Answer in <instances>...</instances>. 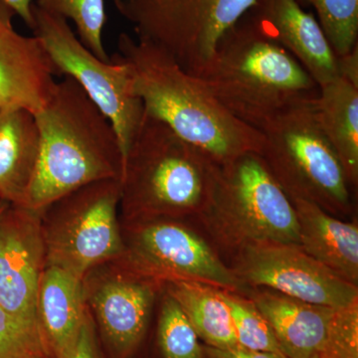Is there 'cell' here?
Returning a JSON list of instances; mask_svg holds the SVG:
<instances>
[{"instance_id": "cell-15", "label": "cell", "mask_w": 358, "mask_h": 358, "mask_svg": "<svg viewBox=\"0 0 358 358\" xmlns=\"http://www.w3.org/2000/svg\"><path fill=\"white\" fill-rule=\"evenodd\" d=\"M247 13L303 65L320 87L341 77L339 58L319 21L296 0H256Z\"/></svg>"}, {"instance_id": "cell-4", "label": "cell", "mask_w": 358, "mask_h": 358, "mask_svg": "<svg viewBox=\"0 0 358 358\" xmlns=\"http://www.w3.org/2000/svg\"><path fill=\"white\" fill-rule=\"evenodd\" d=\"M219 164L145 113L121 179L126 222L199 217L211 199Z\"/></svg>"}, {"instance_id": "cell-25", "label": "cell", "mask_w": 358, "mask_h": 358, "mask_svg": "<svg viewBox=\"0 0 358 358\" xmlns=\"http://www.w3.org/2000/svg\"><path fill=\"white\" fill-rule=\"evenodd\" d=\"M157 341L164 358H204L199 336L178 301L167 293L160 308Z\"/></svg>"}, {"instance_id": "cell-27", "label": "cell", "mask_w": 358, "mask_h": 358, "mask_svg": "<svg viewBox=\"0 0 358 358\" xmlns=\"http://www.w3.org/2000/svg\"><path fill=\"white\" fill-rule=\"evenodd\" d=\"M317 358H358V301L334 310Z\"/></svg>"}, {"instance_id": "cell-7", "label": "cell", "mask_w": 358, "mask_h": 358, "mask_svg": "<svg viewBox=\"0 0 358 358\" xmlns=\"http://www.w3.org/2000/svg\"><path fill=\"white\" fill-rule=\"evenodd\" d=\"M121 180L108 179L79 188L42 214L45 267L83 280L90 271L119 260L124 250L119 220Z\"/></svg>"}, {"instance_id": "cell-32", "label": "cell", "mask_w": 358, "mask_h": 358, "mask_svg": "<svg viewBox=\"0 0 358 358\" xmlns=\"http://www.w3.org/2000/svg\"><path fill=\"white\" fill-rule=\"evenodd\" d=\"M9 204L6 203V202L0 201V218L3 215L4 212H6V209L8 208Z\"/></svg>"}, {"instance_id": "cell-26", "label": "cell", "mask_w": 358, "mask_h": 358, "mask_svg": "<svg viewBox=\"0 0 358 358\" xmlns=\"http://www.w3.org/2000/svg\"><path fill=\"white\" fill-rule=\"evenodd\" d=\"M0 358H54L41 334L14 320L0 306Z\"/></svg>"}, {"instance_id": "cell-12", "label": "cell", "mask_w": 358, "mask_h": 358, "mask_svg": "<svg viewBox=\"0 0 358 358\" xmlns=\"http://www.w3.org/2000/svg\"><path fill=\"white\" fill-rule=\"evenodd\" d=\"M87 307L114 358H127L141 345L157 289L164 285L122 264L106 263L83 279Z\"/></svg>"}, {"instance_id": "cell-13", "label": "cell", "mask_w": 358, "mask_h": 358, "mask_svg": "<svg viewBox=\"0 0 358 358\" xmlns=\"http://www.w3.org/2000/svg\"><path fill=\"white\" fill-rule=\"evenodd\" d=\"M42 214L9 205L0 218V306L41 334L37 293L45 268Z\"/></svg>"}, {"instance_id": "cell-21", "label": "cell", "mask_w": 358, "mask_h": 358, "mask_svg": "<svg viewBox=\"0 0 358 358\" xmlns=\"http://www.w3.org/2000/svg\"><path fill=\"white\" fill-rule=\"evenodd\" d=\"M166 293L178 301L199 339L205 345L228 348L238 345L229 308L220 289L196 282H171Z\"/></svg>"}, {"instance_id": "cell-24", "label": "cell", "mask_w": 358, "mask_h": 358, "mask_svg": "<svg viewBox=\"0 0 358 358\" xmlns=\"http://www.w3.org/2000/svg\"><path fill=\"white\" fill-rule=\"evenodd\" d=\"M220 294L229 308L238 345L255 352L282 353L272 327L247 294L224 289Z\"/></svg>"}, {"instance_id": "cell-11", "label": "cell", "mask_w": 358, "mask_h": 358, "mask_svg": "<svg viewBox=\"0 0 358 358\" xmlns=\"http://www.w3.org/2000/svg\"><path fill=\"white\" fill-rule=\"evenodd\" d=\"M231 268L248 288H267L333 308L358 301V288L306 253L299 245L263 244L235 253Z\"/></svg>"}, {"instance_id": "cell-6", "label": "cell", "mask_w": 358, "mask_h": 358, "mask_svg": "<svg viewBox=\"0 0 358 358\" xmlns=\"http://www.w3.org/2000/svg\"><path fill=\"white\" fill-rule=\"evenodd\" d=\"M261 131L260 155L289 199L308 200L336 217L352 211L355 189L320 128L313 102L286 110Z\"/></svg>"}, {"instance_id": "cell-14", "label": "cell", "mask_w": 358, "mask_h": 358, "mask_svg": "<svg viewBox=\"0 0 358 358\" xmlns=\"http://www.w3.org/2000/svg\"><path fill=\"white\" fill-rule=\"evenodd\" d=\"M14 13L0 1V109H43L55 87V67L36 36L14 28Z\"/></svg>"}, {"instance_id": "cell-10", "label": "cell", "mask_w": 358, "mask_h": 358, "mask_svg": "<svg viewBox=\"0 0 358 358\" xmlns=\"http://www.w3.org/2000/svg\"><path fill=\"white\" fill-rule=\"evenodd\" d=\"M122 232L124 250L117 262L136 274L162 285L196 282L237 293L248 291L210 245L180 219L129 221Z\"/></svg>"}, {"instance_id": "cell-18", "label": "cell", "mask_w": 358, "mask_h": 358, "mask_svg": "<svg viewBox=\"0 0 358 358\" xmlns=\"http://www.w3.org/2000/svg\"><path fill=\"white\" fill-rule=\"evenodd\" d=\"M301 247L345 281L358 284V225L346 222L308 200L291 199Z\"/></svg>"}, {"instance_id": "cell-3", "label": "cell", "mask_w": 358, "mask_h": 358, "mask_svg": "<svg viewBox=\"0 0 358 358\" xmlns=\"http://www.w3.org/2000/svg\"><path fill=\"white\" fill-rule=\"evenodd\" d=\"M197 78L230 114L260 131L286 110L313 102L320 92L303 65L248 13L224 34Z\"/></svg>"}, {"instance_id": "cell-1", "label": "cell", "mask_w": 358, "mask_h": 358, "mask_svg": "<svg viewBox=\"0 0 358 358\" xmlns=\"http://www.w3.org/2000/svg\"><path fill=\"white\" fill-rule=\"evenodd\" d=\"M117 54L129 65L134 90L147 114L222 166L240 155H261L262 131L230 114L197 77L169 54L145 41L120 34Z\"/></svg>"}, {"instance_id": "cell-17", "label": "cell", "mask_w": 358, "mask_h": 358, "mask_svg": "<svg viewBox=\"0 0 358 358\" xmlns=\"http://www.w3.org/2000/svg\"><path fill=\"white\" fill-rule=\"evenodd\" d=\"M88 312L83 280L58 267H45L37 293V317L52 357H69Z\"/></svg>"}, {"instance_id": "cell-8", "label": "cell", "mask_w": 358, "mask_h": 358, "mask_svg": "<svg viewBox=\"0 0 358 358\" xmlns=\"http://www.w3.org/2000/svg\"><path fill=\"white\" fill-rule=\"evenodd\" d=\"M134 26L136 38L169 54L197 77L210 62L226 32L256 0H114Z\"/></svg>"}, {"instance_id": "cell-2", "label": "cell", "mask_w": 358, "mask_h": 358, "mask_svg": "<svg viewBox=\"0 0 358 358\" xmlns=\"http://www.w3.org/2000/svg\"><path fill=\"white\" fill-rule=\"evenodd\" d=\"M40 154L21 207L43 213L79 188L122 174V155L109 120L69 77L56 82L46 106L34 114Z\"/></svg>"}, {"instance_id": "cell-19", "label": "cell", "mask_w": 358, "mask_h": 358, "mask_svg": "<svg viewBox=\"0 0 358 358\" xmlns=\"http://www.w3.org/2000/svg\"><path fill=\"white\" fill-rule=\"evenodd\" d=\"M39 154L34 114L24 108L0 109V201L24 205Z\"/></svg>"}, {"instance_id": "cell-9", "label": "cell", "mask_w": 358, "mask_h": 358, "mask_svg": "<svg viewBox=\"0 0 358 358\" xmlns=\"http://www.w3.org/2000/svg\"><path fill=\"white\" fill-rule=\"evenodd\" d=\"M33 15L32 31L58 74L74 80L112 124L121 147L124 173L129 147L145 117L129 65L117 53L109 62L96 57L67 20L45 13L35 4Z\"/></svg>"}, {"instance_id": "cell-5", "label": "cell", "mask_w": 358, "mask_h": 358, "mask_svg": "<svg viewBox=\"0 0 358 358\" xmlns=\"http://www.w3.org/2000/svg\"><path fill=\"white\" fill-rule=\"evenodd\" d=\"M197 218L234 253L255 245L300 244L294 205L256 152L219 166L210 201Z\"/></svg>"}, {"instance_id": "cell-28", "label": "cell", "mask_w": 358, "mask_h": 358, "mask_svg": "<svg viewBox=\"0 0 358 358\" xmlns=\"http://www.w3.org/2000/svg\"><path fill=\"white\" fill-rule=\"evenodd\" d=\"M67 358H99L96 324L90 312L87 313L79 338Z\"/></svg>"}, {"instance_id": "cell-20", "label": "cell", "mask_w": 358, "mask_h": 358, "mask_svg": "<svg viewBox=\"0 0 358 358\" xmlns=\"http://www.w3.org/2000/svg\"><path fill=\"white\" fill-rule=\"evenodd\" d=\"M313 110L353 189L358 183V86L343 77L320 87Z\"/></svg>"}, {"instance_id": "cell-22", "label": "cell", "mask_w": 358, "mask_h": 358, "mask_svg": "<svg viewBox=\"0 0 358 358\" xmlns=\"http://www.w3.org/2000/svg\"><path fill=\"white\" fill-rule=\"evenodd\" d=\"M34 4L51 15L73 21L84 46L100 60L110 61L103 42L108 21L106 0H36Z\"/></svg>"}, {"instance_id": "cell-16", "label": "cell", "mask_w": 358, "mask_h": 358, "mask_svg": "<svg viewBox=\"0 0 358 358\" xmlns=\"http://www.w3.org/2000/svg\"><path fill=\"white\" fill-rule=\"evenodd\" d=\"M245 294L268 320L285 357H319L336 308L307 303L267 288H249Z\"/></svg>"}, {"instance_id": "cell-29", "label": "cell", "mask_w": 358, "mask_h": 358, "mask_svg": "<svg viewBox=\"0 0 358 358\" xmlns=\"http://www.w3.org/2000/svg\"><path fill=\"white\" fill-rule=\"evenodd\" d=\"M204 358H288L282 353L255 352L236 345L228 348L203 346Z\"/></svg>"}, {"instance_id": "cell-30", "label": "cell", "mask_w": 358, "mask_h": 358, "mask_svg": "<svg viewBox=\"0 0 358 358\" xmlns=\"http://www.w3.org/2000/svg\"><path fill=\"white\" fill-rule=\"evenodd\" d=\"M0 1L8 7L14 15L20 16V20L30 29L33 30L34 28V15H33L34 0H0Z\"/></svg>"}, {"instance_id": "cell-31", "label": "cell", "mask_w": 358, "mask_h": 358, "mask_svg": "<svg viewBox=\"0 0 358 358\" xmlns=\"http://www.w3.org/2000/svg\"><path fill=\"white\" fill-rule=\"evenodd\" d=\"M339 66L341 76L358 86V49L345 57L339 58Z\"/></svg>"}, {"instance_id": "cell-23", "label": "cell", "mask_w": 358, "mask_h": 358, "mask_svg": "<svg viewBox=\"0 0 358 358\" xmlns=\"http://www.w3.org/2000/svg\"><path fill=\"white\" fill-rule=\"evenodd\" d=\"M313 9L331 48L338 58L358 49V0H296Z\"/></svg>"}]
</instances>
